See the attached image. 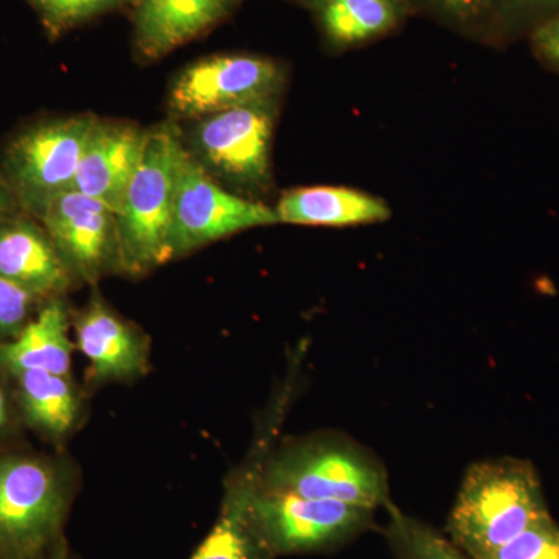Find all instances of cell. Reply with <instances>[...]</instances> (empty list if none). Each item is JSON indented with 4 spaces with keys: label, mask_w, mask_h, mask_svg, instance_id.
<instances>
[{
    "label": "cell",
    "mask_w": 559,
    "mask_h": 559,
    "mask_svg": "<svg viewBox=\"0 0 559 559\" xmlns=\"http://www.w3.org/2000/svg\"><path fill=\"white\" fill-rule=\"evenodd\" d=\"M550 518L538 473L518 459L481 460L466 471L447 532L471 559Z\"/></svg>",
    "instance_id": "cell-1"
},
{
    "label": "cell",
    "mask_w": 559,
    "mask_h": 559,
    "mask_svg": "<svg viewBox=\"0 0 559 559\" xmlns=\"http://www.w3.org/2000/svg\"><path fill=\"white\" fill-rule=\"evenodd\" d=\"M186 151V140L175 123L146 131L142 159L117 212L121 257L132 271L150 270L173 259V205Z\"/></svg>",
    "instance_id": "cell-2"
},
{
    "label": "cell",
    "mask_w": 559,
    "mask_h": 559,
    "mask_svg": "<svg viewBox=\"0 0 559 559\" xmlns=\"http://www.w3.org/2000/svg\"><path fill=\"white\" fill-rule=\"evenodd\" d=\"M263 488L377 511L389 502L384 466L355 441L326 437L267 460Z\"/></svg>",
    "instance_id": "cell-3"
},
{
    "label": "cell",
    "mask_w": 559,
    "mask_h": 559,
    "mask_svg": "<svg viewBox=\"0 0 559 559\" xmlns=\"http://www.w3.org/2000/svg\"><path fill=\"white\" fill-rule=\"evenodd\" d=\"M94 121L92 116L44 121L13 139L3 176L22 209L40 218L55 198L70 190Z\"/></svg>",
    "instance_id": "cell-4"
},
{
    "label": "cell",
    "mask_w": 559,
    "mask_h": 559,
    "mask_svg": "<svg viewBox=\"0 0 559 559\" xmlns=\"http://www.w3.org/2000/svg\"><path fill=\"white\" fill-rule=\"evenodd\" d=\"M285 72L277 61L250 53H219L201 58L173 80L168 108L173 117L200 120L253 103L272 102L282 90Z\"/></svg>",
    "instance_id": "cell-5"
},
{
    "label": "cell",
    "mask_w": 559,
    "mask_h": 559,
    "mask_svg": "<svg viewBox=\"0 0 559 559\" xmlns=\"http://www.w3.org/2000/svg\"><path fill=\"white\" fill-rule=\"evenodd\" d=\"M272 224H278L274 209L223 189L190 151H186L173 205V259L238 231Z\"/></svg>",
    "instance_id": "cell-6"
},
{
    "label": "cell",
    "mask_w": 559,
    "mask_h": 559,
    "mask_svg": "<svg viewBox=\"0 0 559 559\" xmlns=\"http://www.w3.org/2000/svg\"><path fill=\"white\" fill-rule=\"evenodd\" d=\"M64 511L53 471L36 460H0V559L38 557L57 538Z\"/></svg>",
    "instance_id": "cell-7"
},
{
    "label": "cell",
    "mask_w": 559,
    "mask_h": 559,
    "mask_svg": "<svg viewBox=\"0 0 559 559\" xmlns=\"http://www.w3.org/2000/svg\"><path fill=\"white\" fill-rule=\"evenodd\" d=\"M272 110V102L253 103L197 120L187 150L210 175L237 186H263L270 178Z\"/></svg>",
    "instance_id": "cell-8"
},
{
    "label": "cell",
    "mask_w": 559,
    "mask_h": 559,
    "mask_svg": "<svg viewBox=\"0 0 559 559\" xmlns=\"http://www.w3.org/2000/svg\"><path fill=\"white\" fill-rule=\"evenodd\" d=\"M374 511L337 500L304 498L261 487L255 516L275 557L325 550L353 538L370 524Z\"/></svg>",
    "instance_id": "cell-9"
},
{
    "label": "cell",
    "mask_w": 559,
    "mask_h": 559,
    "mask_svg": "<svg viewBox=\"0 0 559 559\" xmlns=\"http://www.w3.org/2000/svg\"><path fill=\"white\" fill-rule=\"evenodd\" d=\"M286 396L272 409L261 426L253 450L242 468L231 477L224 491L215 524L190 559H274L255 516V498L263 487L264 469L272 441L277 437Z\"/></svg>",
    "instance_id": "cell-10"
},
{
    "label": "cell",
    "mask_w": 559,
    "mask_h": 559,
    "mask_svg": "<svg viewBox=\"0 0 559 559\" xmlns=\"http://www.w3.org/2000/svg\"><path fill=\"white\" fill-rule=\"evenodd\" d=\"M44 227L70 271L84 280L100 278L123 263L117 213L79 191H64L47 205Z\"/></svg>",
    "instance_id": "cell-11"
},
{
    "label": "cell",
    "mask_w": 559,
    "mask_h": 559,
    "mask_svg": "<svg viewBox=\"0 0 559 559\" xmlns=\"http://www.w3.org/2000/svg\"><path fill=\"white\" fill-rule=\"evenodd\" d=\"M241 0H135L132 39L139 58L156 61L226 21Z\"/></svg>",
    "instance_id": "cell-12"
},
{
    "label": "cell",
    "mask_w": 559,
    "mask_h": 559,
    "mask_svg": "<svg viewBox=\"0 0 559 559\" xmlns=\"http://www.w3.org/2000/svg\"><path fill=\"white\" fill-rule=\"evenodd\" d=\"M145 140L146 131L135 124L95 119L70 190L119 212L124 191L142 159Z\"/></svg>",
    "instance_id": "cell-13"
},
{
    "label": "cell",
    "mask_w": 559,
    "mask_h": 559,
    "mask_svg": "<svg viewBox=\"0 0 559 559\" xmlns=\"http://www.w3.org/2000/svg\"><path fill=\"white\" fill-rule=\"evenodd\" d=\"M69 267L46 230L25 218L0 223V275L33 297L53 296L69 286Z\"/></svg>",
    "instance_id": "cell-14"
},
{
    "label": "cell",
    "mask_w": 559,
    "mask_h": 559,
    "mask_svg": "<svg viewBox=\"0 0 559 559\" xmlns=\"http://www.w3.org/2000/svg\"><path fill=\"white\" fill-rule=\"evenodd\" d=\"M76 345L90 359L97 380H114L142 373L146 348L131 325L95 300L76 322Z\"/></svg>",
    "instance_id": "cell-15"
},
{
    "label": "cell",
    "mask_w": 559,
    "mask_h": 559,
    "mask_svg": "<svg viewBox=\"0 0 559 559\" xmlns=\"http://www.w3.org/2000/svg\"><path fill=\"white\" fill-rule=\"evenodd\" d=\"M278 223L299 226L347 227L380 223L390 216L380 198L345 187H305L280 198Z\"/></svg>",
    "instance_id": "cell-16"
},
{
    "label": "cell",
    "mask_w": 559,
    "mask_h": 559,
    "mask_svg": "<svg viewBox=\"0 0 559 559\" xmlns=\"http://www.w3.org/2000/svg\"><path fill=\"white\" fill-rule=\"evenodd\" d=\"M305 5L334 49L382 38L399 28L411 11L406 0H307Z\"/></svg>",
    "instance_id": "cell-17"
},
{
    "label": "cell",
    "mask_w": 559,
    "mask_h": 559,
    "mask_svg": "<svg viewBox=\"0 0 559 559\" xmlns=\"http://www.w3.org/2000/svg\"><path fill=\"white\" fill-rule=\"evenodd\" d=\"M73 344L62 301H50L13 341L0 345V364L14 374L40 370L68 377Z\"/></svg>",
    "instance_id": "cell-18"
},
{
    "label": "cell",
    "mask_w": 559,
    "mask_h": 559,
    "mask_svg": "<svg viewBox=\"0 0 559 559\" xmlns=\"http://www.w3.org/2000/svg\"><path fill=\"white\" fill-rule=\"evenodd\" d=\"M17 378L22 406L33 425L53 436L68 432L79 414V399L68 378L40 370L22 371Z\"/></svg>",
    "instance_id": "cell-19"
},
{
    "label": "cell",
    "mask_w": 559,
    "mask_h": 559,
    "mask_svg": "<svg viewBox=\"0 0 559 559\" xmlns=\"http://www.w3.org/2000/svg\"><path fill=\"white\" fill-rule=\"evenodd\" d=\"M389 513L388 538L399 559H466L452 540L425 522L400 510L392 500L385 503Z\"/></svg>",
    "instance_id": "cell-20"
},
{
    "label": "cell",
    "mask_w": 559,
    "mask_h": 559,
    "mask_svg": "<svg viewBox=\"0 0 559 559\" xmlns=\"http://www.w3.org/2000/svg\"><path fill=\"white\" fill-rule=\"evenodd\" d=\"M38 14L51 38L97 20L103 14L132 5L135 0H24Z\"/></svg>",
    "instance_id": "cell-21"
},
{
    "label": "cell",
    "mask_w": 559,
    "mask_h": 559,
    "mask_svg": "<svg viewBox=\"0 0 559 559\" xmlns=\"http://www.w3.org/2000/svg\"><path fill=\"white\" fill-rule=\"evenodd\" d=\"M477 559H559V525L547 518Z\"/></svg>",
    "instance_id": "cell-22"
},
{
    "label": "cell",
    "mask_w": 559,
    "mask_h": 559,
    "mask_svg": "<svg viewBox=\"0 0 559 559\" xmlns=\"http://www.w3.org/2000/svg\"><path fill=\"white\" fill-rule=\"evenodd\" d=\"M412 9L429 11L448 24L469 31L491 27V0H406Z\"/></svg>",
    "instance_id": "cell-23"
},
{
    "label": "cell",
    "mask_w": 559,
    "mask_h": 559,
    "mask_svg": "<svg viewBox=\"0 0 559 559\" xmlns=\"http://www.w3.org/2000/svg\"><path fill=\"white\" fill-rule=\"evenodd\" d=\"M559 14V0H491V25L532 33Z\"/></svg>",
    "instance_id": "cell-24"
},
{
    "label": "cell",
    "mask_w": 559,
    "mask_h": 559,
    "mask_svg": "<svg viewBox=\"0 0 559 559\" xmlns=\"http://www.w3.org/2000/svg\"><path fill=\"white\" fill-rule=\"evenodd\" d=\"M35 297L0 275V337L17 334L24 329L25 319Z\"/></svg>",
    "instance_id": "cell-25"
},
{
    "label": "cell",
    "mask_w": 559,
    "mask_h": 559,
    "mask_svg": "<svg viewBox=\"0 0 559 559\" xmlns=\"http://www.w3.org/2000/svg\"><path fill=\"white\" fill-rule=\"evenodd\" d=\"M530 40L536 57L559 72V14L530 33Z\"/></svg>",
    "instance_id": "cell-26"
},
{
    "label": "cell",
    "mask_w": 559,
    "mask_h": 559,
    "mask_svg": "<svg viewBox=\"0 0 559 559\" xmlns=\"http://www.w3.org/2000/svg\"><path fill=\"white\" fill-rule=\"evenodd\" d=\"M20 202L16 200L13 189L5 176L0 175V223L10 218Z\"/></svg>",
    "instance_id": "cell-27"
},
{
    "label": "cell",
    "mask_w": 559,
    "mask_h": 559,
    "mask_svg": "<svg viewBox=\"0 0 559 559\" xmlns=\"http://www.w3.org/2000/svg\"><path fill=\"white\" fill-rule=\"evenodd\" d=\"M7 423V404L3 396L2 388H0V428Z\"/></svg>",
    "instance_id": "cell-28"
},
{
    "label": "cell",
    "mask_w": 559,
    "mask_h": 559,
    "mask_svg": "<svg viewBox=\"0 0 559 559\" xmlns=\"http://www.w3.org/2000/svg\"><path fill=\"white\" fill-rule=\"evenodd\" d=\"M299 2H304L305 3V2H307V0H299Z\"/></svg>",
    "instance_id": "cell-29"
}]
</instances>
